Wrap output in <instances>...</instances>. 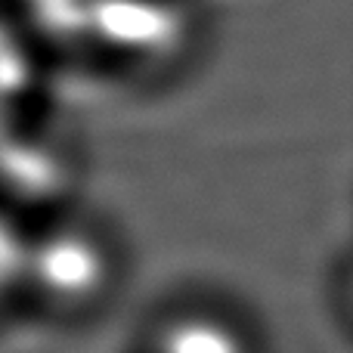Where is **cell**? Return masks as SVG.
Listing matches in <instances>:
<instances>
[{
	"instance_id": "6da1fadb",
	"label": "cell",
	"mask_w": 353,
	"mask_h": 353,
	"mask_svg": "<svg viewBox=\"0 0 353 353\" xmlns=\"http://www.w3.org/2000/svg\"><path fill=\"white\" fill-rule=\"evenodd\" d=\"M195 0H103L81 68L103 78L159 81L183 65L199 41Z\"/></svg>"
},
{
	"instance_id": "3957f363",
	"label": "cell",
	"mask_w": 353,
	"mask_h": 353,
	"mask_svg": "<svg viewBox=\"0 0 353 353\" xmlns=\"http://www.w3.org/2000/svg\"><path fill=\"white\" fill-rule=\"evenodd\" d=\"M53 65L25 25L0 3V140L41 118Z\"/></svg>"
},
{
	"instance_id": "5b68a950",
	"label": "cell",
	"mask_w": 353,
	"mask_h": 353,
	"mask_svg": "<svg viewBox=\"0 0 353 353\" xmlns=\"http://www.w3.org/2000/svg\"><path fill=\"white\" fill-rule=\"evenodd\" d=\"M25 248L28 236L6 214H0V304L25 282Z\"/></svg>"
},
{
	"instance_id": "7a4b0ae2",
	"label": "cell",
	"mask_w": 353,
	"mask_h": 353,
	"mask_svg": "<svg viewBox=\"0 0 353 353\" xmlns=\"http://www.w3.org/2000/svg\"><path fill=\"white\" fill-rule=\"evenodd\" d=\"M109 279V251L81 226H56L25 248V282L56 304H84Z\"/></svg>"
},
{
	"instance_id": "277c9868",
	"label": "cell",
	"mask_w": 353,
	"mask_h": 353,
	"mask_svg": "<svg viewBox=\"0 0 353 353\" xmlns=\"http://www.w3.org/2000/svg\"><path fill=\"white\" fill-rule=\"evenodd\" d=\"M155 353H248L242 332L211 313H186L159 332Z\"/></svg>"
}]
</instances>
